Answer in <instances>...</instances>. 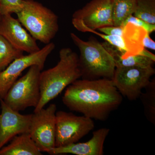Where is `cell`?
Segmentation results:
<instances>
[{"label":"cell","instance_id":"cell-3","mask_svg":"<svg viewBox=\"0 0 155 155\" xmlns=\"http://www.w3.org/2000/svg\"><path fill=\"white\" fill-rule=\"evenodd\" d=\"M70 37L80 52L78 56L81 79H112L116 68L113 56L104 44L91 38L85 41L73 33Z\"/></svg>","mask_w":155,"mask_h":155},{"label":"cell","instance_id":"cell-22","mask_svg":"<svg viewBox=\"0 0 155 155\" xmlns=\"http://www.w3.org/2000/svg\"><path fill=\"white\" fill-rule=\"evenodd\" d=\"M97 30L110 35H116L123 37L124 33V27L122 26H107L98 28Z\"/></svg>","mask_w":155,"mask_h":155},{"label":"cell","instance_id":"cell-23","mask_svg":"<svg viewBox=\"0 0 155 155\" xmlns=\"http://www.w3.org/2000/svg\"><path fill=\"white\" fill-rule=\"evenodd\" d=\"M150 34L146 32L142 39V45L144 48L155 50V42L150 36Z\"/></svg>","mask_w":155,"mask_h":155},{"label":"cell","instance_id":"cell-17","mask_svg":"<svg viewBox=\"0 0 155 155\" xmlns=\"http://www.w3.org/2000/svg\"><path fill=\"white\" fill-rule=\"evenodd\" d=\"M139 98L144 109L145 116L147 120L155 125V80H151L144 89Z\"/></svg>","mask_w":155,"mask_h":155},{"label":"cell","instance_id":"cell-9","mask_svg":"<svg viewBox=\"0 0 155 155\" xmlns=\"http://www.w3.org/2000/svg\"><path fill=\"white\" fill-rule=\"evenodd\" d=\"M57 110L51 104L32 114L29 133L41 152L48 153L55 147Z\"/></svg>","mask_w":155,"mask_h":155},{"label":"cell","instance_id":"cell-13","mask_svg":"<svg viewBox=\"0 0 155 155\" xmlns=\"http://www.w3.org/2000/svg\"><path fill=\"white\" fill-rule=\"evenodd\" d=\"M107 127L100 128L93 132L92 138L83 143H75L62 147H54L48 153L50 155L72 154L76 155H103L104 144L110 133Z\"/></svg>","mask_w":155,"mask_h":155},{"label":"cell","instance_id":"cell-20","mask_svg":"<svg viewBox=\"0 0 155 155\" xmlns=\"http://www.w3.org/2000/svg\"><path fill=\"white\" fill-rule=\"evenodd\" d=\"M22 7V0H0V12L2 15L17 13Z\"/></svg>","mask_w":155,"mask_h":155},{"label":"cell","instance_id":"cell-16","mask_svg":"<svg viewBox=\"0 0 155 155\" xmlns=\"http://www.w3.org/2000/svg\"><path fill=\"white\" fill-rule=\"evenodd\" d=\"M137 0H113V17L114 26H122L128 17L133 15Z\"/></svg>","mask_w":155,"mask_h":155},{"label":"cell","instance_id":"cell-21","mask_svg":"<svg viewBox=\"0 0 155 155\" xmlns=\"http://www.w3.org/2000/svg\"><path fill=\"white\" fill-rule=\"evenodd\" d=\"M127 23H130L132 25L140 27L144 29L147 32L150 34L155 31V24L148 23L144 20L131 15L127 18L123 23L122 26L125 27Z\"/></svg>","mask_w":155,"mask_h":155},{"label":"cell","instance_id":"cell-2","mask_svg":"<svg viewBox=\"0 0 155 155\" xmlns=\"http://www.w3.org/2000/svg\"><path fill=\"white\" fill-rule=\"evenodd\" d=\"M59 58L55 67L41 72V98L34 113L44 108L64 89L81 78L78 56L76 53L70 48H63L59 52Z\"/></svg>","mask_w":155,"mask_h":155},{"label":"cell","instance_id":"cell-8","mask_svg":"<svg viewBox=\"0 0 155 155\" xmlns=\"http://www.w3.org/2000/svg\"><path fill=\"white\" fill-rule=\"evenodd\" d=\"M155 73L153 67H116L112 80L122 97L135 101L139 98Z\"/></svg>","mask_w":155,"mask_h":155},{"label":"cell","instance_id":"cell-4","mask_svg":"<svg viewBox=\"0 0 155 155\" xmlns=\"http://www.w3.org/2000/svg\"><path fill=\"white\" fill-rule=\"evenodd\" d=\"M16 14L31 35L45 44L51 42L59 30L58 16L34 0H22V8Z\"/></svg>","mask_w":155,"mask_h":155},{"label":"cell","instance_id":"cell-7","mask_svg":"<svg viewBox=\"0 0 155 155\" xmlns=\"http://www.w3.org/2000/svg\"><path fill=\"white\" fill-rule=\"evenodd\" d=\"M93 119L64 111L56 113L55 147L77 143L94 129Z\"/></svg>","mask_w":155,"mask_h":155},{"label":"cell","instance_id":"cell-24","mask_svg":"<svg viewBox=\"0 0 155 155\" xmlns=\"http://www.w3.org/2000/svg\"><path fill=\"white\" fill-rule=\"evenodd\" d=\"M2 15L1 12H0V21H1V19H2Z\"/></svg>","mask_w":155,"mask_h":155},{"label":"cell","instance_id":"cell-18","mask_svg":"<svg viewBox=\"0 0 155 155\" xmlns=\"http://www.w3.org/2000/svg\"><path fill=\"white\" fill-rule=\"evenodd\" d=\"M23 55V52L13 46L0 34V72L15 59Z\"/></svg>","mask_w":155,"mask_h":155},{"label":"cell","instance_id":"cell-1","mask_svg":"<svg viewBox=\"0 0 155 155\" xmlns=\"http://www.w3.org/2000/svg\"><path fill=\"white\" fill-rule=\"evenodd\" d=\"M62 101L70 110L104 121L121 105L123 97L112 79H78L67 87Z\"/></svg>","mask_w":155,"mask_h":155},{"label":"cell","instance_id":"cell-19","mask_svg":"<svg viewBox=\"0 0 155 155\" xmlns=\"http://www.w3.org/2000/svg\"><path fill=\"white\" fill-rule=\"evenodd\" d=\"M133 15L148 23L155 24V0H137Z\"/></svg>","mask_w":155,"mask_h":155},{"label":"cell","instance_id":"cell-10","mask_svg":"<svg viewBox=\"0 0 155 155\" xmlns=\"http://www.w3.org/2000/svg\"><path fill=\"white\" fill-rule=\"evenodd\" d=\"M55 47L54 44L50 42L36 52L17 58L0 72V98H4L9 89L25 69L35 65L43 69L48 57Z\"/></svg>","mask_w":155,"mask_h":155},{"label":"cell","instance_id":"cell-11","mask_svg":"<svg viewBox=\"0 0 155 155\" xmlns=\"http://www.w3.org/2000/svg\"><path fill=\"white\" fill-rule=\"evenodd\" d=\"M0 149L16 136L29 133L32 114L22 115L0 98Z\"/></svg>","mask_w":155,"mask_h":155},{"label":"cell","instance_id":"cell-15","mask_svg":"<svg viewBox=\"0 0 155 155\" xmlns=\"http://www.w3.org/2000/svg\"><path fill=\"white\" fill-rule=\"evenodd\" d=\"M104 45L111 53L115 61L116 67H153L155 60L141 54L129 55L122 56L117 49L106 42Z\"/></svg>","mask_w":155,"mask_h":155},{"label":"cell","instance_id":"cell-14","mask_svg":"<svg viewBox=\"0 0 155 155\" xmlns=\"http://www.w3.org/2000/svg\"><path fill=\"white\" fill-rule=\"evenodd\" d=\"M0 149V155H42L29 133L15 136Z\"/></svg>","mask_w":155,"mask_h":155},{"label":"cell","instance_id":"cell-5","mask_svg":"<svg viewBox=\"0 0 155 155\" xmlns=\"http://www.w3.org/2000/svg\"><path fill=\"white\" fill-rule=\"evenodd\" d=\"M42 69L35 65L29 68L25 75L17 79L3 99L5 103L15 110L35 108L41 98L39 78Z\"/></svg>","mask_w":155,"mask_h":155},{"label":"cell","instance_id":"cell-6","mask_svg":"<svg viewBox=\"0 0 155 155\" xmlns=\"http://www.w3.org/2000/svg\"><path fill=\"white\" fill-rule=\"evenodd\" d=\"M72 23L82 32L114 25L113 0H91L72 15Z\"/></svg>","mask_w":155,"mask_h":155},{"label":"cell","instance_id":"cell-12","mask_svg":"<svg viewBox=\"0 0 155 155\" xmlns=\"http://www.w3.org/2000/svg\"><path fill=\"white\" fill-rule=\"evenodd\" d=\"M0 34L13 46L23 52L31 54L40 49L36 40L23 28L19 20L12 17L11 14L2 16Z\"/></svg>","mask_w":155,"mask_h":155}]
</instances>
